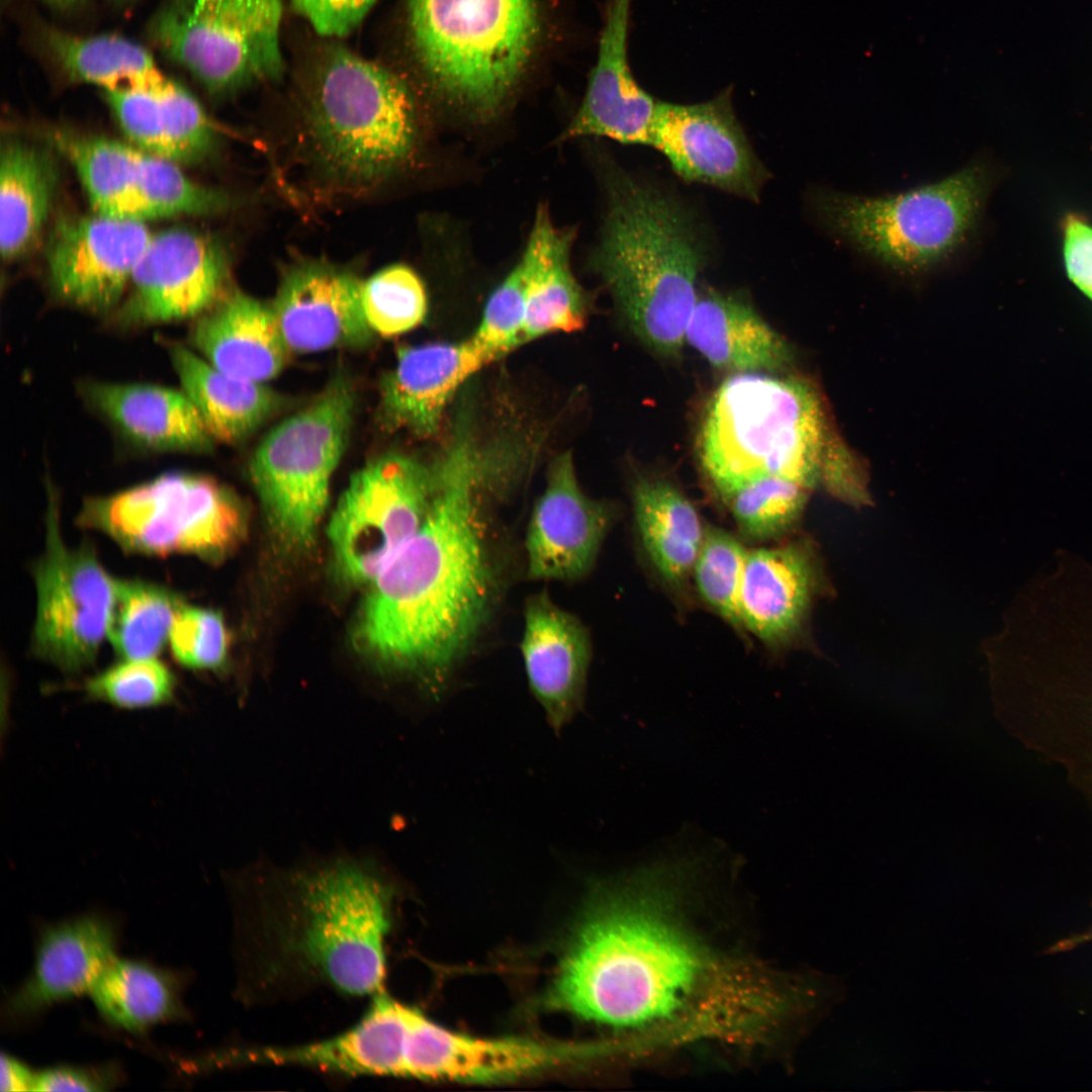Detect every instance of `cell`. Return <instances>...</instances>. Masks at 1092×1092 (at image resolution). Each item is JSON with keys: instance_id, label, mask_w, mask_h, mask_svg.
I'll return each instance as SVG.
<instances>
[{"instance_id": "1", "label": "cell", "mask_w": 1092, "mask_h": 1092, "mask_svg": "<svg viewBox=\"0 0 1092 1092\" xmlns=\"http://www.w3.org/2000/svg\"><path fill=\"white\" fill-rule=\"evenodd\" d=\"M432 469L430 512L374 578L356 637L375 660L438 690L483 630L496 581L479 511L484 456L472 435L455 432Z\"/></svg>"}, {"instance_id": "2", "label": "cell", "mask_w": 1092, "mask_h": 1092, "mask_svg": "<svg viewBox=\"0 0 1092 1092\" xmlns=\"http://www.w3.org/2000/svg\"><path fill=\"white\" fill-rule=\"evenodd\" d=\"M391 886L372 868L338 861L280 880L242 906L243 967L253 986L383 991Z\"/></svg>"}, {"instance_id": "3", "label": "cell", "mask_w": 1092, "mask_h": 1092, "mask_svg": "<svg viewBox=\"0 0 1092 1092\" xmlns=\"http://www.w3.org/2000/svg\"><path fill=\"white\" fill-rule=\"evenodd\" d=\"M589 906L546 995L548 1007L622 1028L675 1016L706 975L691 939L632 887L605 891Z\"/></svg>"}, {"instance_id": "4", "label": "cell", "mask_w": 1092, "mask_h": 1092, "mask_svg": "<svg viewBox=\"0 0 1092 1092\" xmlns=\"http://www.w3.org/2000/svg\"><path fill=\"white\" fill-rule=\"evenodd\" d=\"M609 205L593 262L632 332L663 356L679 353L708 251L675 197L623 171L609 178Z\"/></svg>"}, {"instance_id": "5", "label": "cell", "mask_w": 1092, "mask_h": 1092, "mask_svg": "<svg viewBox=\"0 0 1092 1092\" xmlns=\"http://www.w3.org/2000/svg\"><path fill=\"white\" fill-rule=\"evenodd\" d=\"M829 445L822 405L809 383L742 372L714 391L700 430L699 455L724 498L767 475L813 487L822 480Z\"/></svg>"}, {"instance_id": "6", "label": "cell", "mask_w": 1092, "mask_h": 1092, "mask_svg": "<svg viewBox=\"0 0 1092 1092\" xmlns=\"http://www.w3.org/2000/svg\"><path fill=\"white\" fill-rule=\"evenodd\" d=\"M990 187L979 163L931 184L885 196L816 190L812 208L834 235L892 269L917 273L951 258L978 225Z\"/></svg>"}, {"instance_id": "7", "label": "cell", "mask_w": 1092, "mask_h": 1092, "mask_svg": "<svg viewBox=\"0 0 1092 1092\" xmlns=\"http://www.w3.org/2000/svg\"><path fill=\"white\" fill-rule=\"evenodd\" d=\"M408 22L432 81L481 111L517 82L539 28L535 0H410Z\"/></svg>"}, {"instance_id": "8", "label": "cell", "mask_w": 1092, "mask_h": 1092, "mask_svg": "<svg viewBox=\"0 0 1092 1092\" xmlns=\"http://www.w3.org/2000/svg\"><path fill=\"white\" fill-rule=\"evenodd\" d=\"M309 127L324 162L354 182H372L399 167L417 138L407 86L390 70L332 48L311 87Z\"/></svg>"}, {"instance_id": "9", "label": "cell", "mask_w": 1092, "mask_h": 1092, "mask_svg": "<svg viewBox=\"0 0 1092 1092\" xmlns=\"http://www.w3.org/2000/svg\"><path fill=\"white\" fill-rule=\"evenodd\" d=\"M354 412V390L339 376L273 427L251 457L252 482L273 532L288 549L305 550L314 540Z\"/></svg>"}, {"instance_id": "10", "label": "cell", "mask_w": 1092, "mask_h": 1092, "mask_svg": "<svg viewBox=\"0 0 1092 1092\" xmlns=\"http://www.w3.org/2000/svg\"><path fill=\"white\" fill-rule=\"evenodd\" d=\"M129 553L225 557L247 526L241 502L215 480L168 473L118 493L90 497L77 517Z\"/></svg>"}, {"instance_id": "11", "label": "cell", "mask_w": 1092, "mask_h": 1092, "mask_svg": "<svg viewBox=\"0 0 1092 1092\" xmlns=\"http://www.w3.org/2000/svg\"><path fill=\"white\" fill-rule=\"evenodd\" d=\"M282 0H163L148 34L211 94L278 78Z\"/></svg>"}, {"instance_id": "12", "label": "cell", "mask_w": 1092, "mask_h": 1092, "mask_svg": "<svg viewBox=\"0 0 1092 1092\" xmlns=\"http://www.w3.org/2000/svg\"><path fill=\"white\" fill-rule=\"evenodd\" d=\"M432 466L388 453L355 472L333 514L329 538L339 573L374 580L426 520L434 497Z\"/></svg>"}, {"instance_id": "13", "label": "cell", "mask_w": 1092, "mask_h": 1092, "mask_svg": "<svg viewBox=\"0 0 1092 1092\" xmlns=\"http://www.w3.org/2000/svg\"><path fill=\"white\" fill-rule=\"evenodd\" d=\"M46 541L32 566L36 613L32 654L75 674L92 665L105 634L115 580L89 543L69 546L63 538L60 509L50 492Z\"/></svg>"}, {"instance_id": "14", "label": "cell", "mask_w": 1092, "mask_h": 1092, "mask_svg": "<svg viewBox=\"0 0 1092 1092\" xmlns=\"http://www.w3.org/2000/svg\"><path fill=\"white\" fill-rule=\"evenodd\" d=\"M651 147L688 182L758 201L768 173L755 155L726 90L705 102H658Z\"/></svg>"}, {"instance_id": "15", "label": "cell", "mask_w": 1092, "mask_h": 1092, "mask_svg": "<svg viewBox=\"0 0 1092 1092\" xmlns=\"http://www.w3.org/2000/svg\"><path fill=\"white\" fill-rule=\"evenodd\" d=\"M226 277L224 250L211 237L184 228L152 234L118 320L146 325L200 315L222 295Z\"/></svg>"}, {"instance_id": "16", "label": "cell", "mask_w": 1092, "mask_h": 1092, "mask_svg": "<svg viewBox=\"0 0 1092 1092\" xmlns=\"http://www.w3.org/2000/svg\"><path fill=\"white\" fill-rule=\"evenodd\" d=\"M152 234L143 220L94 215L67 216L50 236L47 261L56 293L91 309L117 304Z\"/></svg>"}, {"instance_id": "17", "label": "cell", "mask_w": 1092, "mask_h": 1092, "mask_svg": "<svg viewBox=\"0 0 1092 1092\" xmlns=\"http://www.w3.org/2000/svg\"><path fill=\"white\" fill-rule=\"evenodd\" d=\"M613 519L607 504L581 489L570 453L550 465L526 532L527 575L571 581L594 567Z\"/></svg>"}, {"instance_id": "18", "label": "cell", "mask_w": 1092, "mask_h": 1092, "mask_svg": "<svg viewBox=\"0 0 1092 1092\" xmlns=\"http://www.w3.org/2000/svg\"><path fill=\"white\" fill-rule=\"evenodd\" d=\"M362 281L348 269L324 261L289 267L271 306L291 353L364 348L374 333L364 315Z\"/></svg>"}, {"instance_id": "19", "label": "cell", "mask_w": 1092, "mask_h": 1092, "mask_svg": "<svg viewBox=\"0 0 1092 1092\" xmlns=\"http://www.w3.org/2000/svg\"><path fill=\"white\" fill-rule=\"evenodd\" d=\"M602 1052L601 1043L475 1037L428 1018L421 1035L420 1071L422 1080L503 1082L576 1065Z\"/></svg>"}, {"instance_id": "20", "label": "cell", "mask_w": 1092, "mask_h": 1092, "mask_svg": "<svg viewBox=\"0 0 1092 1092\" xmlns=\"http://www.w3.org/2000/svg\"><path fill=\"white\" fill-rule=\"evenodd\" d=\"M631 1H609L597 62L564 139L599 136L625 145L652 144L659 101L638 85L629 66Z\"/></svg>"}, {"instance_id": "21", "label": "cell", "mask_w": 1092, "mask_h": 1092, "mask_svg": "<svg viewBox=\"0 0 1092 1092\" xmlns=\"http://www.w3.org/2000/svg\"><path fill=\"white\" fill-rule=\"evenodd\" d=\"M491 360L469 338L403 347L380 383L379 419L389 431L433 436L456 391Z\"/></svg>"}, {"instance_id": "22", "label": "cell", "mask_w": 1092, "mask_h": 1092, "mask_svg": "<svg viewBox=\"0 0 1092 1092\" xmlns=\"http://www.w3.org/2000/svg\"><path fill=\"white\" fill-rule=\"evenodd\" d=\"M590 650L584 625L546 592L526 601L521 640L525 671L534 697L555 730L581 707Z\"/></svg>"}, {"instance_id": "23", "label": "cell", "mask_w": 1092, "mask_h": 1092, "mask_svg": "<svg viewBox=\"0 0 1092 1092\" xmlns=\"http://www.w3.org/2000/svg\"><path fill=\"white\" fill-rule=\"evenodd\" d=\"M191 340L219 371L260 383L275 378L291 354L271 303L240 290L222 294L199 315Z\"/></svg>"}, {"instance_id": "24", "label": "cell", "mask_w": 1092, "mask_h": 1092, "mask_svg": "<svg viewBox=\"0 0 1092 1092\" xmlns=\"http://www.w3.org/2000/svg\"><path fill=\"white\" fill-rule=\"evenodd\" d=\"M818 582L817 564L801 543L748 550L740 592L741 624L768 645L800 630Z\"/></svg>"}, {"instance_id": "25", "label": "cell", "mask_w": 1092, "mask_h": 1092, "mask_svg": "<svg viewBox=\"0 0 1092 1092\" xmlns=\"http://www.w3.org/2000/svg\"><path fill=\"white\" fill-rule=\"evenodd\" d=\"M111 926L95 916L80 917L46 929L33 970L9 999L14 1017L31 1015L49 1005L91 991L115 958Z\"/></svg>"}, {"instance_id": "26", "label": "cell", "mask_w": 1092, "mask_h": 1092, "mask_svg": "<svg viewBox=\"0 0 1092 1092\" xmlns=\"http://www.w3.org/2000/svg\"><path fill=\"white\" fill-rule=\"evenodd\" d=\"M572 234L555 225L541 206L517 263L524 280L522 344L553 333L582 329L586 302L570 267Z\"/></svg>"}, {"instance_id": "27", "label": "cell", "mask_w": 1092, "mask_h": 1092, "mask_svg": "<svg viewBox=\"0 0 1092 1092\" xmlns=\"http://www.w3.org/2000/svg\"><path fill=\"white\" fill-rule=\"evenodd\" d=\"M686 342L711 365L734 373L775 372L792 359L787 341L748 302L713 290L698 295Z\"/></svg>"}, {"instance_id": "28", "label": "cell", "mask_w": 1092, "mask_h": 1092, "mask_svg": "<svg viewBox=\"0 0 1092 1092\" xmlns=\"http://www.w3.org/2000/svg\"><path fill=\"white\" fill-rule=\"evenodd\" d=\"M84 395L127 438L160 451L203 452L212 445L185 392L149 384L89 382Z\"/></svg>"}, {"instance_id": "29", "label": "cell", "mask_w": 1092, "mask_h": 1092, "mask_svg": "<svg viewBox=\"0 0 1092 1092\" xmlns=\"http://www.w3.org/2000/svg\"><path fill=\"white\" fill-rule=\"evenodd\" d=\"M34 40L50 65L74 83L107 91L158 89L170 81L148 50L121 35H80L38 24Z\"/></svg>"}, {"instance_id": "30", "label": "cell", "mask_w": 1092, "mask_h": 1092, "mask_svg": "<svg viewBox=\"0 0 1092 1092\" xmlns=\"http://www.w3.org/2000/svg\"><path fill=\"white\" fill-rule=\"evenodd\" d=\"M168 348L183 391L213 440L228 444L244 440L281 405L280 396L266 383L226 375L181 344Z\"/></svg>"}, {"instance_id": "31", "label": "cell", "mask_w": 1092, "mask_h": 1092, "mask_svg": "<svg viewBox=\"0 0 1092 1092\" xmlns=\"http://www.w3.org/2000/svg\"><path fill=\"white\" fill-rule=\"evenodd\" d=\"M58 172L42 150L20 141L2 145L0 248L4 260L24 254L42 230L56 194Z\"/></svg>"}, {"instance_id": "32", "label": "cell", "mask_w": 1092, "mask_h": 1092, "mask_svg": "<svg viewBox=\"0 0 1092 1092\" xmlns=\"http://www.w3.org/2000/svg\"><path fill=\"white\" fill-rule=\"evenodd\" d=\"M633 512L656 571L670 584L681 583L692 574L705 533L694 505L667 480L640 478L633 488Z\"/></svg>"}, {"instance_id": "33", "label": "cell", "mask_w": 1092, "mask_h": 1092, "mask_svg": "<svg viewBox=\"0 0 1092 1092\" xmlns=\"http://www.w3.org/2000/svg\"><path fill=\"white\" fill-rule=\"evenodd\" d=\"M90 992L101 1015L126 1030L140 1031L181 1013L176 979L145 963L113 958Z\"/></svg>"}, {"instance_id": "34", "label": "cell", "mask_w": 1092, "mask_h": 1092, "mask_svg": "<svg viewBox=\"0 0 1092 1092\" xmlns=\"http://www.w3.org/2000/svg\"><path fill=\"white\" fill-rule=\"evenodd\" d=\"M54 139L76 169L95 213L144 221L135 148L106 138L65 132Z\"/></svg>"}, {"instance_id": "35", "label": "cell", "mask_w": 1092, "mask_h": 1092, "mask_svg": "<svg viewBox=\"0 0 1092 1092\" xmlns=\"http://www.w3.org/2000/svg\"><path fill=\"white\" fill-rule=\"evenodd\" d=\"M183 607L181 597L161 584L115 580L107 624V636L115 652L121 659L155 657Z\"/></svg>"}, {"instance_id": "36", "label": "cell", "mask_w": 1092, "mask_h": 1092, "mask_svg": "<svg viewBox=\"0 0 1092 1092\" xmlns=\"http://www.w3.org/2000/svg\"><path fill=\"white\" fill-rule=\"evenodd\" d=\"M136 188L145 219L205 215L229 207V197L190 180L177 163L135 149Z\"/></svg>"}, {"instance_id": "37", "label": "cell", "mask_w": 1092, "mask_h": 1092, "mask_svg": "<svg viewBox=\"0 0 1092 1092\" xmlns=\"http://www.w3.org/2000/svg\"><path fill=\"white\" fill-rule=\"evenodd\" d=\"M810 488L767 475L744 483L723 499L740 531L755 540L783 536L800 518Z\"/></svg>"}, {"instance_id": "38", "label": "cell", "mask_w": 1092, "mask_h": 1092, "mask_svg": "<svg viewBox=\"0 0 1092 1092\" xmlns=\"http://www.w3.org/2000/svg\"><path fill=\"white\" fill-rule=\"evenodd\" d=\"M361 301L369 327L383 337L417 328L428 309L421 278L403 264L389 265L362 281Z\"/></svg>"}, {"instance_id": "39", "label": "cell", "mask_w": 1092, "mask_h": 1092, "mask_svg": "<svg viewBox=\"0 0 1092 1092\" xmlns=\"http://www.w3.org/2000/svg\"><path fill=\"white\" fill-rule=\"evenodd\" d=\"M748 550L727 531L706 526L692 573L699 594L724 620L741 627L739 601Z\"/></svg>"}, {"instance_id": "40", "label": "cell", "mask_w": 1092, "mask_h": 1092, "mask_svg": "<svg viewBox=\"0 0 1092 1092\" xmlns=\"http://www.w3.org/2000/svg\"><path fill=\"white\" fill-rule=\"evenodd\" d=\"M175 688L173 672L155 657L122 659L84 685L90 699L123 709L168 704L174 697Z\"/></svg>"}, {"instance_id": "41", "label": "cell", "mask_w": 1092, "mask_h": 1092, "mask_svg": "<svg viewBox=\"0 0 1092 1092\" xmlns=\"http://www.w3.org/2000/svg\"><path fill=\"white\" fill-rule=\"evenodd\" d=\"M159 97L172 161L194 163L208 156L217 141L216 128L196 98L172 80Z\"/></svg>"}, {"instance_id": "42", "label": "cell", "mask_w": 1092, "mask_h": 1092, "mask_svg": "<svg viewBox=\"0 0 1092 1092\" xmlns=\"http://www.w3.org/2000/svg\"><path fill=\"white\" fill-rule=\"evenodd\" d=\"M525 310L524 280L516 265L491 293L470 339L491 362L495 361L523 345Z\"/></svg>"}, {"instance_id": "43", "label": "cell", "mask_w": 1092, "mask_h": 1092, "mask_svg": "<svg viewBox=\"0 0 1092 1092\" xmlns=\"http://www.w3.org/2000/svg\"><path fill=\"white\" fill-rule=\"evenodd\" d=\"M169 639L173 656L185 667L217 669L225 662L229 633L223 618L213 610L184 606Z\"/></svg>"}, {"instance_id": "44", "label": "cell", "mask_w": 1092, "mask_h": 1092, "mask_svg": "<svg viewBox=\"0 0 1092 1092\" xmlns=\"http://www.w3.org/2000/svg\"><path fill=\"white\" fill-rule=\"evenodd\" d=\"M163 87L107 90L103 95L121 128L140 150L172 161L159 97Z\"/></svg>"}, {"instance_id": "45", "label": "cell", "mask_w": 1092, "mask_h": 1092, "mask_svg": "<svg viewBox=\"0 0 1092 1092\" xmlns=\"http://www.w3.org/2000/svg\"><path fill=\"white\" fill-rule=\"evenodd\" d=\"M378 0H291L312 28L326 37L353 31Z\"/></svg>"}, {"instance_id": "46", "label": "cell", "mask_w": 1092, "mask_h": 1092, "mask_svg": "<svg viewBox=\"0 0 1092 1092\" xmlns=\"http://www.w3.org/2000/svg\"><path fill=\"white\" fill-rule=\"evenodd\" d=\"M1061 226L1066 274L1092 301V224L1077 213H1068Z\"/></svg>"}, {"instance_id": "47", "label": "cell", "mask_w": 1092, "mask_h": 1092, "mask_svg": "<svg viewBox=\"0 0 1092 1092\" xmlns=\"http://www.w3.org/2000/svg\"><path fill=\"white\" fill-rule=\"evenodd\" d=\"M111 1084L112 1081L104 1072L57 1067L36 1074L34 1091H103Z\"/></svg>"}, {"instance_id": "48", "label": "cell", "mask_w": 1092, "mask_h": 1092, "mask_svg": "<svg viewBox=\"0 0 1092 1092\" xmlns=\"http://www.w3.org/2000/svg\"><path fill=\"white\" fill-rule=\"evenodd\" d=\"M36 1074L15 1058L1 1056V1091H34Z\"/></svg>"}, {"instance_id": "49", "label": "cell", "mask_w": 1092, "mask_h": 1092, "mask_svg": "<svg viewBox=\"0 0 1092 1092\" xmlns=\"http://www.w3.org/2000/svg\"><path fill=\"white\" fill-rule=\"evenodd\" d=\"M55 8L68 9L81 5L85 0H40Z\"/></svg>"}, {"instance_id": "50", "label": "cell", "mask_w": 1092, "mask_h": 1092, "mask_svg": "<svg viewBox=\"0 0 1092 1092\" xmlns=\"http://www.w3.org/2000/svg\"><path fill=\"white\" fill-rule=\"evenodd\" d=\"M1071 941H1072V942H1070L1071 944H1076V943H1080V942H1084V941H1092V932L1086 933V934L1081 935V936H1078L1077 938H1073V939H1071Z\"/></svg>"}, {"instance_id": "51", "label": "cell", "mask_w": 1092, "mask_h": 1092, "mask_svg": "<svg viewBox=\"0 0 1092 1092\" xmlns=\"http://www.w3.org/2000/svg\"><path fill=\"white\" fill-rule=\"evenodd\" d=\"M111 1H112V2H114V3H119V4H121V3H126V2H128V1H130V0H111Z\"/></svg>"}]
</instances>
